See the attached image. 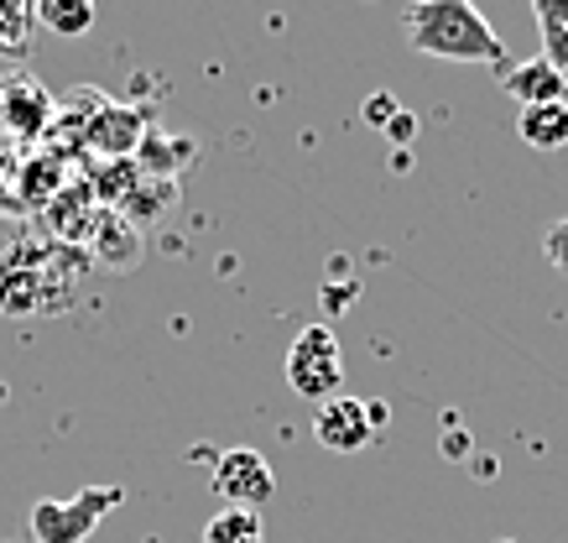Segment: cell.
Listing matches in <instances>:
<instances>
[{
  "label": "cell",
  "instance_id": "1",
  "mask_svg": "<svg viewBox=\"0 0 568 543\" xmlns=\"http://www.w3.org/2000/svg\"><path fill=\"white\" fill-rule=\"evenodd\" d=\"M402 32L423 58L444 63H500L506 42L469 0H417L402 11Z\"/></svg>",
  "mask_w": 568,
  "mask_h": 543
},
{
  "label": "cell",
  "instance_id": "2",
  "mask_svg": "<svg viewBox=\"0 0 568 543\" xmlns=\"http://www.w3.org/2000/svg\"><path fill=\"white\" fill-rule=\"evenodd\" d=\"M73 267H79L73 245L17 241L0 257V314H52L48 293H73Z\"/></svg>",
  "mask_w": 568,
  "mask_h": 543
},
{
  "label": "cell",
  "instance_id": "3",
  "mask_svg": "<svg viewBox=\"0 0 568 543\" xmlns=\"http://www.w3.org/2000/svg\"><path fill=\"white\" fill-rule=\"evenodd\" d=\"M125 502V486H84L79 496H42L32 502V539L37 543H84L110 512Z\"/></svg>",
  "mask_w": 568,
  "mask_h": 543
},
{
  "label": "cell",
  "instance_id": "4",
  "mask_svg": "<svg viewBox=\"0 0 568 543\" xmlns=\"http://www.w3.org/2000/svg\"><path fill=\"white\" fill-rule=\"evenodd\" d=\"M345 382V351H339V334L328 324H308L293 334V351H287V386L297 398L324 408L328 398H339Z\"/></svg>",
  "mask_w": 568,
  "mask_h": 543
},
{
  "label": "cell",
  "instance_id": "5",
  "mask_svg": "<svg viewBox=\"0 0 568 543\" xmlns=\"http://www.w3.org/2000/svg\"><path fill=\"white\" fill-rule=\"evenodd\" d=\"M52 121H58V100L48 94L42 79H32V73H6L0 79V137L32 147L52 131Z\"/></svg>",
  "mask_w": 568,
  "mask_h": 543
},
{
  "label": "cell",
  "instance_id": "6",
  "mask_svg": "<svg viewBox=\"0 0 568 543\" xmlns=\"http://www.w3.org/2000/svg\"><path fill=\"white\" fill-rule=\"evenodd\" d=\"M214 496L224 507H241V512H261L266 502L276 496V475H272V460L241 444V450H224L214 460Z\"/></svg>",
  "mask_w": 568,
  "mask_h": 543
},
{
  "label": "cell",
  "instance_id": "7",
  "mask_svg": "<svg viewBox=\"0 0 568 543\" xmlns=\"http://www.w3.org/2000/svg\"><path fill=\"white\" fill-rule=\"evenodd\" d=\"M141 141H146V115L131 105H115V100H104L84 125V147L104 162H131L141 152Z\"/></svg>",
  "mask_w": 568,
  "mask_h": 543
},
{
  "label": "cell",
  "instance_id": "8",
  "mask_svg": "<svg viewBox=\"0 0 568 543\" xmlns=\"http://www.w3.org/2000/svg\"><path fill=\"white\" fill-rule=\"evenodd\" d=\"M313 439L334 450V455H355L365 450L371 439H376V423H371V408L361 398H328L318 408V419H313Z\"/></svg>",
  "mask_w": 568,
  "mask_h": 543
},
{
  "label": "cell",
  "instance_id": "9",
  "mask_svg": "<svg viewBox=\"0 0 568 543\" xmlns=\"http://www.w3.org/2000/svg\"><path fill=\"white\" fill-rule=\"evenodd\" d=\"M506 94L527 105H568V73H558L548 58H527V63H511L506 69Z\"/></svg>",
  "mask_w": 568,
  "mask_h": 543
},
{
  "label": "cell",
  "instance_id": "10",
  "mask_svg": "<svg viewBox=\"0 0 568 543\" xmlns=\"http://www.w3.org/2000/svg\"><path fill=\"white\" fill-rule=\"evenodd\" d=\"M89 262L110 267V272H131L141 262V230L125 220V214L104 210L94 235H89Z\"/></svg>",
  "mask_w": 568,
  "mask_h": 543
},
{
  "label": "cell",
  "instance_id": "11",
  "mask_svg": "<svg viewBox=\"0 0 568 543\" xmlns=\"http://www.w3.org/2000/svg\"><path fill=\"white\" fill-rule=\"evenodd\" d=\"M517 137L532 152H564L568 147V105H527L517 121Z\"/></svg>",
  "mask_w": 568,
  "mask_h": 543
},
{
  "label": "cell",
  "instance_id": "12",
  "mask_svg": "<svg viewBox=\"0 0 568 543\" xmlns=\"http://www.w3.org/2000/svg\"><path fill=\"white\" fill-rule=\"evenodd\" d=\"M173 204H178V189L168 183V178H146V173H141V183L131 189V199H125L115 214H125V220L141 230V220H162V214H173Z\"/></svg>",
  "mask_w": 568,
  "mask_h": 543
},
{
  "label": "cell",
  "instance_id": "13",
  "mask_svg": "<svg viewBox=\"0 0 568 543\" xmlns=\"http://www.w3.org/2000/svg\"><path fill=\"white\" fill-rule=\"evenodd\" d=\"M37 21L58 37H84L94 27V6L89 0H37Z\"/></svg>",
  "mask_w": 568,
  "mask_h": 543
},
{
  "label": "cell",
  "instance_id": "14",
  "mask_svg": "<svg viewBox=\"0 0 568 543\" xmlns=\"http://www.w3.org/2000/svg\"><path fill=\"white\" fill-rule=\"evenodd\" d=\"M37 11L27 0H0V58H27Z\"/></svg>",
  "mask_w": 568,
  "mask_h": 543
},
{
  "label": "cell",
  "instance_id": "15",
  "mask_svg": "<svg viewBox=\"0 0 568 543\" xmlns=\"http://www.w3.org/2000/svg\"><path fill=\"white\" fill-rule=\"evenodd\" d=\"M204 543H266V527H261V512H241L224 507L204 523Z\"/></svg>",
  "mask_w": 568,
  "mask_h": 543
},
{
  "label": "cell",
  "instance_id": "16",
  "mask_svg": "<svg viewBox=\"0 0 568 543\" xmlns=\"http://www.w3.org/2000/svg\"><path fill=\"white\" fill-rule=\"evenodd\" d=\"M141 162H146V168H141V173L146 178H168V173H183V168H178V162H189L193 158V141H162V137H152V131H146V141H141V152H136Z\"/></svg>",
  "mask_w": 568,
  "mask_h": 543
},
{
  "label": "cell",
  "instance_id": "17",
  "mask_svg": "<svg viewBox=\"0 0 568 543\" xmlns=\"http://www.w3.org/2000/svg\"><path fill=\"white\" fill-rule=\"evenodd\" d=\"M537 27H542V53L558 73H568V21H552V17H537Z\"/></svg>",
  "mask_w": 568,
  "mask_h": 543
},
{
  "label": "cell",
  "instance_id": "18",
  "mask_svg": "<svg viewBox=\"0 0 568 543\" xmlns=\"http://www.w3.org/2000/svg\"><path fill=\"white\" fill-rule=\"evenodd\" d=\"M542 257H548L558 272H568V220H552L548 235H542Z\"/></svg>",
  "mask_w": 568,
  "mask_h": 543
},
{
  "label": "cell",
  "instance_id": "19",
  "mask_svg": "<svg viewBox=\"0 0 568 543\" xmlns=\"http://www.w3.org/2000/svg\"><path fill=\"white\" fill-rule=\"evenodd\" d=\"M386 137H392L396 147H407V141L417 137V115H407V110H396L392 121H386Z\"/></svg>",
  "mask_w": 568,
  "mask_h": 543
},
{
  "label": "cell",
  "instance_id": "20",
  "mask_svg": "<svg viewBox=\"0 0 568 543\" xmlns=\"http://www.w3.org/2000/svg\"><path fill=\"white\" fill-rule=\"evenodd\" d=\"M361 115H365V121H371V125H386V121H392V115H396V100H392V94H376V100H365V110H361Z\"/></svg>",
  "mask_w": 568,
  "mask_h": 543
},
{
  "label": "cell",
  "instance_id": "21",
  "mask_svg": "<svg viewBox=\"0 0 568 543\" xmlns=\"http://www.w3.org/2000/svg\"><path fill=\"white\" fill-rule=\"evenodd\" d=\"M532 11L537 17H552V21H568V0H537Z\"/></svg>",
  "mask_w": 568,
  "mask_h": 543
},
{
  "label": "cell",
  "instance_id": "22",
  "mask_svg": "<svg viewBox=\"0 0 568 543\" xmlns=\"http://www.w3.org/2000/svg\"><path fill=\"white\" fill-rule=\"evenodd\" d=\"M365 408H371V423H376V434H381L386 429V403H365Z\"/></svg>",
  "mask_w": 568,
  "mask_h": 543
}]
</instances>
